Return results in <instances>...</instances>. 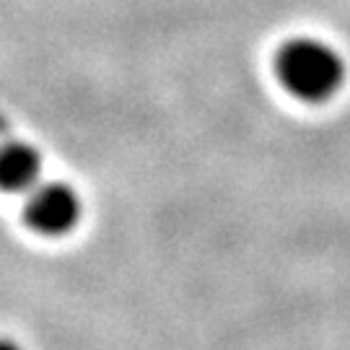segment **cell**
<instances>
[{"mask_svg": "<svg viewBox=\"0 0 350 350\" xmlns=\"http://www.w3.org/2000/svg\"><path fill=\"white\" fill-rule=\"evenodd\" d=\"M0 350H24L21 345H16L13 340H0Z\"/></svg>", "mask_w": 350, "mask_h": 350, "instance_id": "4", "label": "cell"}, {"mask_svg": "<svg viewBox=\"0 0 350 350\" xmlns=\"http://www.w3.org/2000/svg\"><path fill=\"white\" fill-rule=\"evenodd\" d=\"M275 75L293 99L325 104L345 83V60L332 44L317 37H293L275 55Z\"/></svg>", "mask_w": 350, "mask_h": 350, "instance_id": "1", "label": "cell"}, {"mask_svg": "<svg viewBox=\"0 0 350 350\" xmlns=\"http://www.w3.org/2000/svg\"><path fill=\"white\" fill-rule=\"evenodd\" d=\"M24 215L42 237H68L83 218V202L65 182H39L26 192Z\"/></svg>", "mask_w": 350, "mask_h": 350, "instance_id": "2", "label": "cell"}, {"mask_svg": "<svg viewBox=\"0 0 350 350\" xmlns=\"http://www.w3.org/2000/svg\"><path fill=\"white\" fill-rule=\"evenodd\" d=\"M42 153L31 143L8 140L0 146V189L11 195H26L42 182Z\"/></svg>", "mask_w": 350, "mask_h": 350, "instance_id": "3", "label": "cell"}]
</instances>
